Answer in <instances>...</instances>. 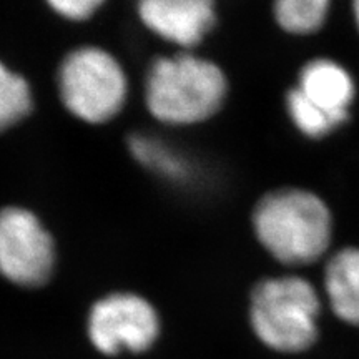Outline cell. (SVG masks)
Wrapping results in <instances>:
<instances>
[{"label":"cell","instance_id":"cell-10","mask_svg":"<svg viewBox=\"0 0 359 359\" xmlns=\"http://www.w3.org/2000/svg\"><path fill=\"white\" fill-rule=\"evenodd\" d=\"M32 109V92L27 80L0 62V130L19 123Z\"/></svg>","mask_w":359,"mask_h":359},{"label":"cell","instance_id":"cell-13","mask_svg":"<svg viewBox=\"0 0 359 359\" xmlns=\"http://www.w3.org/2000/svg\"><path fill=\"white\" fill-rule=\"evenodd\" d=\"M286 109L302 133L311 138H321L339 127L333 116L314 107L298 88H291L286 95Z\"/></svg>","mask_w":359,"mask_h":359},{"label":"cell","instance_id":"cell-8","mask_svg":"<svg viewBox=\"0 0 359 359\" xmlns=\"http://www.w3.org/2000/svg\"><path fill=\"white\" fill-rule=\"evenodd\" d=\"M299 92L313 103L343 125L349 118V105L354 93V82L348 70L327 58L308 62L299 74Z\"/></svg>","mask_w":359,"mask_h":359},{"label":"cell","instance_id":"cell-5","mask_svg":"<svg viewBox=\"0 0 359 359\" xmlns=\"http://www.w3.org/2000/svg\"><path fill=\"white\" fill-rule=\"evenodd\" d=\"M53 266V240L40 219L19 206L0 210V273L24 288H37L50 280Z\"/></svg>","mask_w":359,"mask_h":359},{"label":"cell","instance_id":"cell-15","mask_svg":"<svg viewBox=\"0 0 359 359\" xmlns=\"http://www.w3.org/2000/svg\"><path fill=\"white\" fill-rule=\"evenodd\" d=\"M354 17H356V22H358V27H359V0H358V2H354Z\"/></svg>","mask_w":359,"mask_h":359},{"label":"cell","instance_id":"cell-4","mask_svg":"<svg viewBox=\"0 0 359 359\" xmlns=\"http://www.w3.org/2000/svg\"><path fill=\"white\" fill-rule=\"evenodd\" d=\"M57 85L65 109L88 123L109 122L127 98V77L109 52L82 47L60 64Z\"/></svg>","mask_w":359,"mask_h":359},{"label":"cell","instance_id":"cell-9","mask_svg":"<svg viewBox=\"0 0 359 359\" xmlns=\"http://www.w3.org/2000/svg\"><path fill=\"white\" fill-rule=\"evenodd\" d=\"M325 290L336 316L359 327V248H343L331 257Z\"/></svg>","mask_w":359,"mask_h":359},{"label":"cell","instance_id":"cell-2","mask_svg":"<svg viewBox=\"0 0 359 359\" xmlns=\"http://www.w3.org/2000/svg\"><path fill=\"white\" fill-rule=\"evenodd\" d=\"M226 92L222 69L188 53L158 58L147 75L148 110L160 122L170 125L205 122L222 109Z\"/></svg>","mask_w":359,"mask_h":359},{"label":"cell","instance_id":"cell-14","mask_svg":"<svg viewBox=\"0 0 359 359\" xmlns=\"http://www.w3.org/2000/svg\"><path fill=\"white\" fill-rule=\"evenodd\" d=\"M102 4V0H52L50 7L70 20H85Z\"/></svg>","mask_w":359,"mask_h":359},{"label":"cell","instance_id":"cell-12","mask_svg":"<svg viewBox=\"0 0 359 359\" xmlns=\"http://www.w3.org/2000/svg\"><path fill=\"white\" fill-rule=\"evenodd\" d=\"M327 0H281L275 6L278 24L291 34L318 30L327 15Z\"/></svg>","mask_w":359,"mask_h":359},{"label":"cell","instance_id":"cell-11","mask_svg":"<svg viewBox=\"0 0 359 359\" xmlns=\"http://www.w3.org/2000/svg\"><path fill=\"white\" fill-rule=\"evenodd\" d=\"M130 150L135 158L145 165L151 172L160 173L161 177L170 180L185 178L188 173L187 163L177 151L170 150L163 142L155 138L143 137V135H132L130 138Z\"/></svg>","mask_w":359,"mask_h":359},{"label":"cell","instance_id":"cell-7","mask_svg":"<svg viewBox=\"0 0 359 359\" xmlns=\"http://www.w3.org/2000/svg\"><path fill=\"white\" fill-rule=\"evenodd\" d=\"M138 13L151 32L182 47L198 45L217 22L210 0H145Z\"/></svg>","mask_w":359,"mask_h":359},{"label":"cell","instance_id":"cell-1","mask_svg":"<svg viewBox=\"0 0 359 359\" xmlns=\"http://www.w3.org/2000/svg\"><path fill=\"white\" fill-rule=\"evenodd\" d=\"M255 233L278 262L299 266L325 255L333 233L330 208L320 196L302 188H280L258 201Z\"/></svg>","mask_w":359,"mask_h":359},{"label":"cell","instance_id":"cell-3","mask_svg":"<svg viewBox=\"0 0 359 359\" xmlns=\"http://www.w3.org/2000/svg\"><path fill=\"white\" fill-rule=\"evenodd\" d=\"M321 303L311 283L299 276L269 278L251 294L250 320L263 344L280 353L306 351L318 339Z\"/></svg>","mask_w":359,"mask_h":359},{"label":"cell","instance_id":"cell-6","mask_svg":"<svg viewBox=\"0 0 359 359\" xmlns=\"http://www.w3.org/2000/svg\"><path fill=\"white\" fill-rule=\"evenodd\" d=\"M160 333L158 314L147 299L132 293H115L93 304L88 316V338L103 354L147 351Z\"/></svg>","mask_w":359,"mask_h":359}]
</instances>
